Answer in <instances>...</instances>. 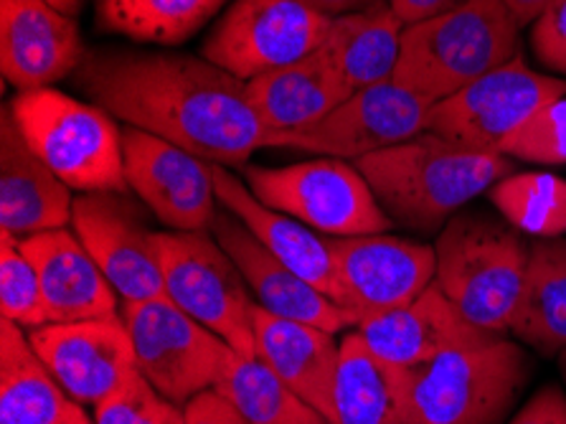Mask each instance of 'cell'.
<instances>
[{
    "label": "cell",
    "instance_id": "obj_1",
    "mask_svg": "<svg viewBox=\"0 0 566 424\" xmlns=\"http://www.w3.org/2000/svg\"><path fill=\"white\" fill-rule=\"evenodd\" d=\"M92 105L199 158L244 168L268 143L247 82L206 56L127 46L87 49L72 74Z\"/></svg>",
    "mask_w": 566,
    "mask_h": 424
},
{
    "label": "cell",
    "instance_id": "obj_2",
    "mask_svg": "<svg viewBox=\"0 0 566 424\" xmlns=\"http://www.w3.org/2000/svg\"><path fill=\"white\" fill-rule=\"evenodd\" d=\"M356 168L394 224L427 234L442 231L462 206L516 173L509 155L473 151L430 130L366 155Z\"/></svg>",
    "mask_w": 566,
    "mask_h": 424
},
{
    "label": "cell",
    "instance_id": "obj_3",
    "mask_svg": "<svg viewBox=\"0 0 566 424\" xmlns=\"http://www.w3.org/2000/svg\"><path fill=\"white\" fill-rule=\"evenodd\" d=\"M521 23L505 0H468L405 25L391 80L437 105L518 54Z\"/></svg>",
    "mask_w": 566,
    "mask_h": 424
},
{
    "label": "cell",
    "instance_id": "obj_4",
    "mask_svg": "<svg viewBox=\"0 0 566 424\" xmlns=\"http://www.w3.org/2000/svg\"><path fill=\"white\" fill-rule=\"evenodd\" d=\"M434 285L470 323L511 333L526 282L531 245L509 221L485 211H460L434 245Z\"/></svg>",
    "mask_w": 566,
    "mask_h": 424
},
{
    "label": "cell",
    "instance_id": "obj_5",
    "mask_svg": "<svg viewBox=\"0 0 566 424\" xmlns=\"http://www.w3.org/2000/svg\"><path fill=\"white\" fill-rule=\"evenodd\" d=\"M25 143L72 192L127 194L123 130L115 117L54 86L19 92L8 102Z\"/></svg>",
    "mask_w": 566,
    "mask_h": 424
},
{
    "label": "cell",
    "instance_id": "obj_6",
    "mask_svg": "<svg viewBox=\"0 0 566 424\" xmlns=\"http://www.w3.org/2000/svg\"><path fill=\"white\" fill-rule=\"evenodd\" d=\"M528 382V359L501 335L415 369L407 424H499Z\"/></svg>",
    "mask_w": 566,
    "mask_h": 424
},
{
    "label": "cell",
    "instance_id": "obj_7",
    "mask_svg": "<svg viewBox=\"0 0 566 424\" xmlns=\"http://www.w3.org/2000/svg\"><path fill=\"white\" fill-rule=\"evenodd\" d=\"M244 184L264 206L282 211L323 237L386 234L391 216L356 163L317 158L295 166H244Z\"/></svg>",
    "mask_w": 566,
    "mask_h": 424
},
{
    "label": "cell",
    "instance_id": "obj_8",
    "mask_svg": "<svg viewBox=\"0 0 566 424\" xmlns=\"http://www.w3.org/2000/svg\"><path fill=\"white\" fill-rule=\"evenodd\" d=\"M166 298L224 339L242 356H256L250 285L211 231H160Z\"/></svg>",
    "mask_w": 566,
    "mask_h": 424
},
{
    "label": "cell",
    "instance_id": "obj_9",
    "mask_svg": "<svg viewBox=\"0 0 566 424\" xmlns=\"http://www.w3.org/2000/svg\"><path fill=\"white\" fill-rule=\"evenodd\" d=\"M119 316L130 331L140 374L178 410L217 389L237 353L168 298L125 302Z\"/></svg>",
    "mask_w": 566,
    "mask_h": 424
},
{
    "label": "cell",
    "instance_id": "obj_10",
    "mask_svg": "<svg viewBox=\"0 0 566 424\" xmlns=\"http://www.w3.org/2000/svg\"><path fill=\"white\" fill-rule=\"evenodd\" d=\"M333 19L300 0H234L203 41L211 64L250 82L323 46Z\"/></svg>",
    "mask_w": 566,
    "mask_h": 424
},
{
    "label": "cell",
    "instance_id": "obj_11",
    "mask_svg": "<svg viewBox=\"0 0 566 424\" xmlns=\"http://www.w3.org/2000/svg\"><path fill=\"white\" fill-rule=\"evenodd\" d=\"M562 97H566L564 76L534 72L516 54L465 90L432 105L427 130L473 151L501 153L505 137L548 102Z\"/></svg>",
    "mask_w": 566,
    "mask_h": 424
},
{
    "label": "cell",
    "instance_id": "obj_12",
    "mask_svg": "<svg viewBox=\"0 0 566 424\" xmlns=\"http://www.w3.org/2000/svg\"><path fill=\"white\" fill-rule=\"evenodd\" d=\"M432 105L394 80L354 92L315 125L268 135L264 148L315 153L323 158L361 161L427 130Z\"/></svg>",
    "mask_w": 566,
    "mask_h": 424
},
{
    "label": "cell",
    "instance_id": "obj_13",
    "mask_svg": "<svg viewBox=\"0 0 566 424\" xmlns=\"http://www.w3.org/2000/svg\"><path fill=\"white\" fill-rule=\"evenodd\" d=\"M148 206L130 194L102 192L74 198L72 224L94 262L123 302L166 298L160 231L150 227Z\"/></svg>",
    "mask_w": 566,
    "mask_h": 424
},
{
    "label": "cell",
    "instance_id": "obj_14",
    "mask_svg": "<svg viewBox=\"0 0 566 424\" xmlns=\"http://www.w3.org/2000/svg\"><path fill=\"white\" fill-rule=\"evenodd\" d=\"M340 282V306L364 320L407 306L434 282L437 252L430 245L391 237H328Z\"/></svg>",
    "mask_w": 566,
    "mask_h": 424
},
{
    "label": "cell",
    "instance_id": "obj_15",
    "mask_svg": "<svg viewBox=\"0 0 566 424\" xmlns=\"http://www.w3.org/2000/svg\"><path fill=\"white\" fill-rule=\"evenodd\" d=\"M125 176L130 192L170 231H211L217 219L213 166L145 130L123 127Z\"/></svg>",
    "mask_w": 566,
    "mask_h": 424
},
{
    "label": "cell",
    "instance_id": "obj_16",
    "mask_svg": "<svg viewBox=\"0 0 566 424\" xmlns=\"http://www.w3.org/2000/svg\"><path fill=\"white\" fill-rule=\"evenodd\" d=\"M29 341L59 386L92 410L140 374L123 316L46 323L29 331Z\"/></svg>",
    "mask_w": 566,
    "mask_h": 424
},
{
    "label": "cell",
    "instance_id": "obj_17",
    "mask_svg": "<svg viewBox=\"0 0 566 424\" xmlns=\"http://www.w3.org/2000/svg\"><path fill=\"white\" fill-rule=\"evenodd\" d=\"M211 234L221 249L234 259L239 272L250 285L256 306L268 313L323 328L331 333H346L358 328V318L350 310L338 306L336 300H331L315 285L303 280L285 262L268 252L260 239L224 206L211 224Z\"/></svg>",
    "mask_w": 566,
    "mask_h": 424
},
{
    "label": "cell",
    "instance_id": "obj_18",
    "mask_svg": "<svg viewBox=\"0 0 566 424\" xmlns=\"http://www.w3.org/2000/svg\"><path fill=\"white\" fill-rule=\"evenodd\" d=\"M84 54L72 15L46 0H0V66L15 92L44 90L72 76Z\"/></svg>",
    "mask_w": 566,
    "mask_h": 424
},
{
    "label": "cell",
    "instance_id": "obj_19",
    "mask_svg": "<svg viewBox=\"0 0 566 424\" xmlns=\"http://www.w3.org/2000/svg\"><path fill=\"white\" fill-rule=\"evenodd\" d=\"M358 333L376 356L409 371L427 366L448 351L501 339V333L470 323L434 282L407 306L364 320Z\"/></svg>",
    "mask_w": 566,
    "mask_h": 424
},
{
    "label": "cell",
    "instance_id": "obj_20",
    "mask_svg": "<svg viewBox=\"0 0 566 424\" xmlns=\"http://www.w3.org/2000/svg\"><path fill=\"white\" fill-rule=\"evenodd\" d=\"M72 211V188L31 151L6 105L0 115V229L25 239L64 229Z\"/></svg>",
    "mask_w": 566,
    "mask_h": 424
},
{
    "label": "cell",
    "instance_id": "obj_21",
    "mask_svg": "<svg viewBox=\"0 0 566 424\" xmlns=\"http://www.w3.org/2000/svg\"><path fill=\"white\" fill-rule=\"evenodd\" d=\"M19 245L39 272L49 323L119 318V296L76 231H41Z\"/></svg>",
    "mask_w": 566,
    "mask_h": 424
},
{
    "label": "cell",
    "instance_id": "obj_22",
    "mask_svg": "<svg viewBox=\"0 0 566 424\" xmlns=\"http://www.w3.org/2000/svg\"><path fill=\"white\" fill-rule=\"evenodd\" d=\"M213 180H217L219 204L234 214L268 252L340 306V282L336 265H333L328 237L305 227L293 216L264 206L252 194V188L227 166H213Z\"/></svg>",
    "mask_w": 566,
    "mask_h": 424
},
{
    "label": "cell",
    "instance_id": "obj_23",
    "mask_svg": "<svg viewBox=\"0 0 566 424\" xmlns=\"http://www.w3.org/2000/svg\"><path fill=\"white\" fill-rule=\"evenodd\" d=\"M338 333L323 328L295 323L254 308V341L256 356L285 382L293 392L333 420V382L340 359Z\"/></svg>",
    "mask_w": 566,
    "mask_h": 424
},
{
    "label": "cell",
    "instance_id": "obj_24",
    "mask_svg": "<svg viewBox=\"0 0 566 424\" xmlns=\"http://www.w3.org/2000/svg\"><path fill=\"white\" fill-rule=\"evenodd\" d=\"M411 382L415 371L376 356L358 328L346 331L333 382L331 424H407Z\"/></svg>",
    "mask_w": 566,
    "mask_h": 424
},
{
    "label": "cell",
    "instance_id": "obj_25",
    "mask_svg": "<svg viewBox=\"0 0 566 424\" xmlns=\"http://www.w3.org/2000/svg\"><path fill=\"white\" fill-rule=\"evenodd\" d=\"M0 424H94L11 320H0Z\"/></svg>",
    "mask_w": 566,
    "mask_h": 424
},
{
    "label": "cell",
    "instance_id": "obj_26",
    "mask_svg": "<svg viewBox=\"0 0 566 424\" xmlns=\"http://www.w3.org/2000/svg\"><path fill=\"white\" fill-rule=\"evenodd\" d=\"M247 97L272 135L315 125L350 94L317 49L295 64L254 76L247 82Z\"/></svg>",
    "mask_w": 566,
    "mask_h": 424
},
{
    "label": "cell",
    "instance_id": "obj_27",
    "mask_svg": "<svg viewBox=\"0 0 566 424\" xmlns=\"http://www.w3.org/2000/svg\"><path fill=\"white\" fill-rule=\"evenodd\" d=\"M405 23L391 11L389 0L333 19L321 51L348 94L389 82L399 62Z\"/></svg>",
    "mask_w": 566,
    "mask_h": 424
},
{
    "label": "cell",
    "instance_id": "obj_28",
    "mask_svg": "<svg viewBox=\"0 0 566 424\" xmlns=\"http://www.w3.org/2000/svg\"><path fill=\"white\" fill-rule=\"evenodd\" d=\"M513 335L542 356L566 351V239L531 245Z\"/></svg>",
    "mask_w": 566,
    "mask_h": 424
},
{
    "label": "cell",
    "instance_id": "obj_29",
    "mask_svg": "<svg viewBox=\"0 0 566 424\" xmlns=\"http://www.w3.org/2000/svg\"><path fill=\"white\" fill-rule=\"evenodd\" d=\"M227 0H99L102 31L137 43L174 46L201 31Z\"/></svg>",
    "mask_w": 566,
    "mask_h": 424
},
{
    "label": "cell",
    "instance_id": "obj_30",
    "mask_svg": "<svg viewBox=\"0 0 566 424\" xmlns=\"http://www.w3.org/2000/svg\"><path fill=\"white\" fill-rule=\"evenodd\" d=\"M217 392L234 404L247 424H328L260 356L234 353Z\"/></svg>",
    "mask_w": 566,
    "mask_h": 424
},
{
    "label": "cell",
    "instance_id": "obj_31",
    "mask_svg": "<svg viewBox=\"0 0 566 424\" xmlns=\"http://www.w3.org/2000/svg\"><path fill=\"white\" fill-rule=\"evenodd\" d=\"M491 204L521 234L559 239L566 234V180L552 173H511L491 192Z\"/></svg>",
    "mask_w": 566,
    "mask_h": 424
},
{
    "label": "cell",
    "instance_id": "obj_32",
    "mask_svg": "<svg viewBox=\"0 0 566 424\" xmlns=\"http://www.w3.org/2000/svg\"><path fill=\"white\" fill-rule=\"evenodd\" d=\"M0 313L3 320L33 331L49 323L36 267L11 234H0Z\"/></svg>",
    "mask_w": 566,
    "mask_h": 424
},
{
    "label": "cell",
    "instance_id": "obj_33",
    "mask_svg": "<svg viewBox=\"0 0 566 424\" xmlns=\"http://www.w3.org/2000/svg\"><path fill=\"white\" fill-rule=\"evenodd\" d=\"M501 153L509 158L542 166H564L566 163V97L548 102L546 107L528 117L516 133L509 135L501 145Z\"/></svg>",
    "mask_w": 566,
    "mask_h": 424
},
{
    "label": "cell",
    "instance_id": "obj_34",
    "mask_svg": "<svg viewBox=\"0 0 566 424\" xmlns=\"http://www.w3.org/2000/svg\"><path fill=\"white\" fill-rule=\"evenodd\" d=\"M181 410L168 402L143 374L109 394L92 410L94 424H176Z\"/></svg>",
    "mask_w": 566,
    "mask_h": 424
},
{
    "label": "cell",
    "instance_id": "obj_35",
    "mask_svg": "<svg viewBox=\"0 0 566 424\" xmlns=\"http://www.w3.org/2000/svg\"><path fill=\"white\" fill-rule=\"evenodd\" d=\"M531 46L548 72H556L566 80V0H552L534 21Z\"/></svg>",
    "mask_w": 566,
    "mask_h": 424
},
{
    "label": "cell",
    "instance_id": "obj_36",
    "mask_svg": "<svg viewBox=\"0 0 566 424\" xmlns=\"http://www.w3.org/2000/svg\"><path fill=\"white\" fill-rule=\"evenodd\" d=\"M184 424H247L242 414L234 410L227 396L217 389L201 392L184 406Z\"/></svg>",
    "mask_w": 566,
    "mask_h": 424
},
{
    "label": "cell",
    "instance_id": "obj_37",
    "mask_svg": "<svg viewBox=\"0 0 566 424\" xmlns=\"http://www.w3.org/2000/svg\"><path fill=\"white\" fill-rule=\"evenodd\" d=\"M509 424H566V394L559 386H544Z\"/></svg>",
    "mask_w": 566,
    "mask_h": 424
},
{
    "label": "cell",
    "instance_id": "obj_38",
    "mask_svg": "<svg viewBox=\"0 0 566 424\" xmlns=\"http://www.w3.org/2000/svg\"><path fill=\"white\" fill-rule=\"evenodd\" d=\"M465 3L468 0H389L391 11L397 13V19L405 25L434 19V15H442V13H450V11H454V8L465 6Z\"/></svg>",
    "mask_w": 566,
    "mask_h": 424
},
{
    "label": "cell",
    "instance_id": "obj_39",
    "mask_svg": "<svg viewBox=\"0 0 566 424\" xmlns=\"http://www.w3.org/2000/svg\"><path fill=\"white\" fill-rule=\"evenodd\" d=\"M300 3L313 8V11L328 15V19H338V15L361 11V8H368L379 0H300Z\"/></svg>",
    "mask_w": 566,
    "mask_h": 424
},
{
    "label": "cell",
    "instance_id": "obj_40",
    "mask_svg": "<svg viewBox=\"0 0 566 424\" xmlns=\"http://www.w3.org/2000/svg\"><path fill=\"white\" fill-rule=\"evenodd\" d=\"M505 3H509L511 13L516 15V21L521 23V29H523V25L534 23L538 15L546 11V6L552 3V0H505Z\"/></svg>",
    "mask_w": 566,
    "mask_h": 424
},
{
    "label": "cell",
    "instance_id": "obj_41",
    "mask_svg": "<svg viewBox=\"0 0 566 424\" xmlns=\"http://www.w3.org/2000/svg\"><path fill=\"white\" fill-rule=\"evenodd\" d=\"M46 3L59 8V11L72 15V19H74V15L82 13V8H84V3H87V0H46Z\"/></svg>",
    "mask_w": 566,
    "mask_h": 424
},
{
    "label": "cell",
    "instance_id": "obj_42",
    "mask_svg": "<svg viewBox=\"0 0 566 424\" xmlns=\"http://www.w3.org/2000/svg\"><path fill=\"white\" fill-rule=\"evenodd\" d=\"M559 366H562V374H564V382H566V351L559 353Z\"/></svg>",
    "mask_w": 566,
    "mask_h": 424
},
{
    "label": "cell",
    "instance_id": "obj_43",
    "mask_svg": "<svg viewBox=\"0 0 566 424\" xmlns=\"http://www.w3.org/2000/svg\"><path fill=\"white\" fill-rule=\"evenodd\" d=\"M176 424H184V414H181V420H178V422H176Z\"/></svg>",
    "mask_w": 566,
    "mask_h": 424
}]
</instances>
